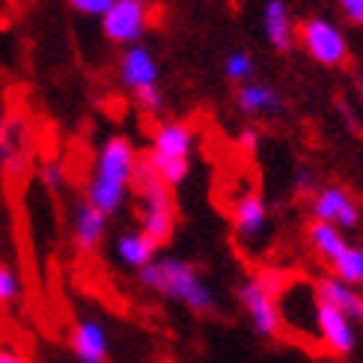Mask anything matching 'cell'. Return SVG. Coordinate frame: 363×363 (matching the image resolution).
<instances>
[{
    "label": "cell",
    "mask_w": 363,
    "mask_h": 363,
    "mask_svg": "<svg viewBox=\"0 0 363 363\" xmlns=\"http://www.w3.org/2000/svg\"><path fill=\"white\" fill-rule=\"evenodd\" d=\"M140 155L134 143L123 134H113L99 146L93 176L86 182V200L93 203L104 215H116L125 206V196L134 185V173H138Z\"/></svg>",
    "instance_id": "6da1fadb"
},
{
    "label": "cell",
    "mask_w": 363,
    "mask_h": 363,
    "mask_svg": "<svg viewBox=\"0 0 363 363\" xmlns=\"http://www.w3.org/2000/svg\"><path fill=\"white\" fill-rule=\"evenodd\" d=\"M138 277L143 289L167 301H176V304L188 307L191 313L208 315L218 307L215 289L196 274V268L188 259H179V256H155L146 268L138 271Z\"/></svg>",
    "instance_id": "7a4b0ae2"
},
{
    "label": "cell",
    "mask_w": 363,
    "mask_h": 363,
    "mask_svg": "<svg viewBox=\"0 0 363 363\" xmlns=\"http://www.w3.org/2000/svg\"><path fill=\"white\" fill-rule=\"evenodd\" d=\"M194 143H196V134L188 123H182V119H167V123H161L155 128L149 152L143 158H146L149 167L158 173V179L164 185L179 188V185H185V179L191 176Z\"/></svg>",
    "instance_id": "3957f363"
},
{
    "label": "cell",
    "mask_w": 363,
    "mask_h": 363,
    "mask_svg": "<svg viewBox=\"0 0 363 363\" xmlns=\"http://www.w3.org/2000/svg\"><path fill=\"white\" fill-rule=\"evenodd\" d=\"M131 191L140 200V230L155 241V245H167L176 230V203H173V188H167L158 179V173L149 167L146 158H140L138 173H134Z\"/></svg>",
    "instance_id": "277c9868"
},
{
    "label": "cell",
    "mask_w": 363,
    "mask_h": 363,
    "mask_svg": "<svg viewBox=\"0 0 363 363\" xmlns=\"http://www.w3.org/2000/svg\"><path fill=\"white\" fill-rule=\"evenodd\" d=\"M277 307L283 330H292L298 340L310 345H322L319 337V295L307 280H292L277 289Z\"/></svg>",
    "instance_id": "5b68a950"
},
{
    "label": "cell",
    "mask_w": 363,
    "mask_h": 363,
    "mask_svg": "<svg viewBox=\"0 0 363 363\" xmlns=\"http://www.w3.org/2000/svg\"><path fill=\"white\" fill-rule=\"evenodd\" d=\"M277 289L271 274H250L238 283V304L245 310L247 322L253 330L265 340H277L283 334V322H280V307H277Z\"/></svg>",
    "instance_id": "8992f818"
},
{
    "label": "cell",
    "mask_w": 363,
    "mask_h": 363,
    "mask_svg": "<svg viewBox=\"0 0 363 363\" xmlns=\"http://www.w3.org/2000/svg\"><path fill=\"white\" fill-rule=\"evenodd\" d=\"M298 39L301 48L310 54V60H315L319 66L337 69L349 60V39H345L342 30L322 15H313L304 24L298 27Z\"/></svg>",
    "instance_id": "52a82bcc"
},
{
    "label": "cell",
    "mask_w": 363,
    "mask_h": 363,
    "mask_svg": "<svg viewBox=\"0 0 363 363\" xmlns=\"http://www.w3.org/2000/svg\"><path fill=\"white\" fill-rule=\"evenodd\" d=\"M149 30V9L140 0H113L101 15V33L113 45H138Z\"/></svg>",
    "instance_id": "ba28073f"
},
{
    "label": "cell",
    "mask_w": 363,
    "mask_h": 363,
    "mask_svg": "<svg viewBox=\"0 0 363 363\" xmlns=\"http://www.w3.org/2000/svg\"><path fill=\"white\" fill-rule=\"evenodd\" d=\"M310 215H313V220L334 223L345 233V230H354V226L360 223V206L354 203L349 188L322 185V188H315V194L310 196Z\"/></svg>",
    "instance_id": "9c48e42d"
},
{
    "label": "cell",
    "mask_w": 363,
    "mask_h": 363,
    "mask_svg": "<svg viewBox=\"0 0 363 363\" xmlns=\"http://www.w3.org/2000/svg\"><path fill=\"white\" fill-rule=\"evenodd\" d=\"M319 337L322 349L334 357H349L357 349V328L342 310L319 301Z\"/></svg>",
    "instance_id": "30bf717a"
},
{
    "label": "cell",
    "mask_w": 363,
    "mask_h": 363,
    "mask_svg": "<svg viewBox=\"0 0 363 363\" xmlns=\"http://www.w3.org/2000/svg\"><path fill=\"white\" fill-rule=\"evenodd\" d=\"M69 342L78 363H111V337L93 315H84V319L74 322Z\"/></svg>",
    "instance_id": "8fae6325"
},
{
    "label": "cell",
    "mask_w": 363,
    "mask_h": 363,
    "mask_svg": "<svg viewBox=\"0 0 363 363\" xmlns=\"http://www.w3.org/2000/svg\"><path fill=\"white\" fill-rule=\"evenodd\" d=\"M119 81L123 86L131 89L134 93H140L146 86H158V60L155 54L146 48V45H128L119 57Z\"/></svg>",
    "instance_id": "7c38bea8"
},
{
    "label": "cell",
    "mask_w": 363,
    "mask_h": 363,
    "mask_svg": "<svg viewBox=\"0 0 363 363\" xmlns=\"http://www.w3.org/2000/svg\"><path fill=\"white\" fill-rule=\"evenodd\" d=\"M233 223H235V235L245 245H253L256 238H262L268 233V206L262 196L256 191L241 194L233 208Z\"/></svg>",
    "instance_id": "4fadbf2b"
},
{
    "label": "cell",
    "mask_w": 363,
    "mask_h": 363,
    "mask_svg": "<svg viewBox=\"0 0 363 363\" xmlns=\"http://www.w3.org/2000/svg\"><path fill=\"white\" fill-rule=\"evenodd\" d=\"M104 233H108V215H104V211H99L89 200H81L74 206V215H72L74 247L81 253H93L104 241Z\"/></svg>",
    "instance_id": "5bb4252c"
},
{
    "label": "cell",
    "mask_w": 363,
    "mask_h": 363,
    "mask_svg": "<svg viewBox=\"0 0 363 363\" xmlns=\"http://www.w3.org/2000/svg\"><path fill=\"white\" fill-rule=\"evenodd\" d=\"M313 286H315V295H319V301H325V304L342 310L354 325L363 322V295L354 289V286L342 283V280L334 277V274L319 277Z\"/></svg>",
    "instance_id": "9a60e30c"
},
{
    "label": "cell",
    "mask_w": 363,
    "mask_h": 363,
    "mask_svg": "<svg viewBox=\"0 0 363 363\" xmlns=\"http://www.w3.org/2000/svg\"><path fill=\"white\" fill-rule=\"evenodd\" d=\"M262 30H265L268 45L280 54H286L295 45V24H292V12L286 6V0H268L262 6Z\"/></svg>",
    "instance_id": "2e32d148"
},
{
    "label": "cell",
    "mask_w": 363,
    "mask_h": 363,
    "mask_svg": "<svg viewBox=\"0 0 363 363\" xmlns=\"http://www.w3.org/2000/svg\"><path fill=\"white\" fill-rule=\"evenodd\" d=\"M283 96L277 93L274 86L268 84H256V81H247L238 86L235 93V108L245 113V116H262V113H280L283 111Z\"/></svg>",
    "instance_id": "e0dca14e"
},
{
    "label": "cell",
    "mask_w": 363,
    "mask_h": 363,
    "mask_svg": "<svg viewBox=\"0 0 363 363\" xmlns=\"http://www.w3.org/2000/svg\"><path fill=\"white\" fill-rule=\"evenodd\" d=\"M113 250H116V259L123 262L125 268H134V271L146 268L158 256V245L143 230L123 233V235L116 238V247Z\"/></svg>",
    "instance_id": "ac0fdd59"
},
{
    "label": "cell",
    "mask_w": 363,
    "mask_h": 363,
    "mask_svg": "<svg viewBox=\"0 0 363 363\" xmlns=\"http://www.w3.org/2000/svg\"><path fill=\"white\" fill-rule=\"evenodd\" d=\"M307 238H310V247L315 250V256H319V259H325L328 265L334 262L337 256L345 250V245H349L340 226H334V223H322V220H310V226H307Z\"/></svg>",
    "instance_id": "d6986e66"
},
{
    "label": "cell",
    "mask_w": 363,
    "mask_h": 363,
    "mask_svg": "<svg viewBox=\"0 0 363 363\" xmlns=\"http://www.w3.org/2000/svg\"><path fill=\"white\" fill-rule=\"evenodd\" d=\"M330 274L349 286H363V245H345V250L330 262Z\"/></svg>",
    "instance_id": "ffe728a7"
},
{
    "label": "cell",
    "mask_w": 363,
    "mask_h": 363,
    "mask_svg": "<svg viewBox=\"0 0 363 363\" xmlns=\"http://www.w3.org/2000/svg\"><path fill=\"white\" fill-rule=\"evenodd\" d=\"M223 72H226V78H230L233 84H247L253 81V72H256V63H253V57L247 51H230L223 60Z\"/></svg>",
    "instance_id": "44dd1931"
},
{
    "label": "cell",
    "mask_w": 363,
    "mask_h": 363,
    "mask_svg": "<svg viewBox=\"0 0 363 363\" xmlns=\"http://www.w3.org/2000/svg\"><path fill=\"white\" fill-rule=\"evenodd\" d=\"M21 298V277L12 265L0 262V307H9Z\"/></svg>",
    "instance_id": "7402d4cb"
},
{
    "label": "cell",
    "mask_w": 363,
    "mask_h": 363,
    "mask_svg": "<svg viewBox=\"0 0 363 363\" xmlns=\"http://www.w3.org/2000/svg\"><path fill=\"white\" fill-rule=\"evenodd\" d=\"M134 101H138V108L149 116H158L161 108H164V96H161L158 86H146V89H140V93H134Z\"/></svg>",
    "instance_id": "603a6c76"
},
{
    "label": "cell",
    "mask_w": 363,
    "mask_h": 363,
    "mask_svg": "<svg viewBox=\"0 0 363 363\" xmlns=\"http://www.w3.org/2000/svg\"><path fill=\"white\" fill-rule=\"evenodd\" d=\"M39 179H42V185L45 188H63V182H66V170H63V164L60 161H45L42 164V170H39Z\"/></svg>",
    "instance_id": "cb8c5ba5"
},
{
    "label": "cell",
    "mask_w": 363,
    "mask_h": 363,
    "mask_svg": "<svg viewBox=\"0 0 363 363\" xmlns=\"http://www.w3.org/2000/svg\"><path fill=\"white\" fill-rule=\"evenodd\" d=\"M113 0H69V6L81 15H93V18H101L104 12L111 9Z\"/></svg>",
    "instance_id": "d4e9b609"
},
{
    "label": "cell",
    "mask_w": 363,
    "mask_h": 363,
    "mask_svg": "<svg viewBox=\"0 0 363 363\" xmlns=\"http://www.w3.org/2000/svg\"><path fill=\"white\" fill-rule=\"evenodd\" d=\"M337 6H340L342 18L349 24L363 27V0H337Z\"/></svg>",
    "instance_id": "484cf974"
},
{
    "label": "cell",
    "mask_w": 363,
    "mask_h": 363,
    "mask_svg": "<svg viewBox=\"0 0 363 363\" xmlns=\"http://www.w3.org/2000/svg\"><path fill=\"white\" fill-rule=\"evenodd\" d=\"M292 188H295V194H301V196H313L315 194V176H313V170L310 167H301L298 170V176H295V182H292Z\"/></svg>",
    "instance_id": "4316f807"
},
{
    "label": "cell",
    "mask_w": 363,
    "mask_h": 363,
    "mask_svg": "<svg viewBox=\"0 0 363 363\" xmlns=\"http://www.w3.org/2000/svg\"><path fill=\"white\" fill-rule=\"evenodd\" d=\"M259 140H262V134L256 125L241 128V134H238V146L245 149V152H256V149H259Z\"/></svg>",
    "instance_id": "83f0119b"
},
{
    "label": "cell",
    "mask_w": 363,
    "mask_h": 363,
    "mask_svg": "<svg viewBox=\"0 0 363 363\" xmlns=\"http://www.w3.org/2000/svg\"><path fill=\"white\" fill-rule=\"evenodd\" d=\"M0 363H30V360L12 345H0Z\"/></svg>",
    "instance_id": "f1b7e54d"
},
{
    "label": "cell",
    "mask_w": 363,
    "mask_h": 363,
    "mask_svg": "<svg viewBox=\"0 0 363 363\" xmlns=\"http://www.w3.org/2000/svg\"><path fill=\"white\" fill-rule=\"evenodd\" d=\"M357 96H360V104H363V81H357Z\"/></svg>",
    "instance_id": "f546056e"
},
{
    "label": "cell",
    "mask_w": 363,
    "mask_h": 363,
    "mask_svg": "<svg viewBox=\"0 0 363 363\" xmlns=\"http://www.w3.org/2000/svg\"><path fill=\"white\" fill-rule=\"evenodd\" d=\"M0 140H4V119H0Z\"/></svg>",
    "instance_id": "4dcf8cb0"
},
{
    "label": "cell",
    "mask_w": 363,
    "mask_h": 363,
    "mask_svg": "<svg viewBox=\"0 0 363 363\" xmlns=\"http://www.w3.org/2000/svg\"><path fill=\"white\" fill-rule=\"evenodd\" d=\"M140 4H149V0H140Z\"/></svg>",
    "instance_id": "1f68e13d"
}]
</instances>
